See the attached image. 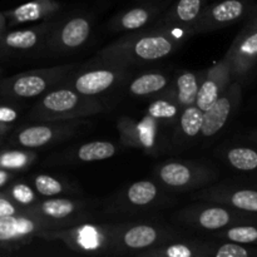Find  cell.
<instances>
[{
    "mask_svg": "<svg viewBox=\"0 0 257 257\" xmlns=\"http://www.w3.org/2000/svg\"><path fill=\"white\" fill-rule=\"evenodd\" d=\"M207 255L215 257H257V247L227 241L216 246L215 250L207 251Z\"/></svg>",
    "mask_w": 257,
    "mask_h": 257,
    "instance_id": "cell-28",
    "label": "cell"
},
{
    "mask_svg": "<svg viewBox=\"0 0 257 257\" xmlns=\"http://www.w3.org/2000/svg\"><path fill=\"white\" fill-rule=\"evenodd\" d=\"M12 177H13V175L10 171L0 168V188L4 187V186L7 185L10 180H12Z\"/></svg>",
    "mask_w": 257,
    "mask_h": 257,
    "instance_id": "cell-37",
    "label": "cell"
},
{
    "mask_svg": "<svg viewBox=\"0 0 257 257\" xmlns=\"http://www.w3.org/2000/svg\"><path fill=\"white\" fill-rule=\"evenodd\" d=\"M122 75L123 73L122 70L118 69V65H114L113 68L90 69L75 78L73 89L83 95L93 97L112 88Z\"/></svg>",
    "mask_w": 257,
    "mask_h": 257,
    "instance_id": "cell-10",
    "label": "cell"
},
{
    "mask_svg": "<svg viewBox=\"0 0 257 257\" xmlns=\"http://www.w3.org/2000/svg\"><path fill=\"white\" fill-rule=\"evenodd\" d=\"M49 227L52 225L32 210L0 217V248L9 250L20 247L42 235Z\"/></svg>",
    "mask_w": 257,
    "mask_h": 257,
    "instance_id": "cell-3",
    "label": "cell"
},
{
    "mask_svg": "<svg viewBox=\"0 0 257 257\" xmlns=\"http://www.w3.org/2000/svg\"><path fill=\"white\" fill-rule=\"evenodd\" d=\"M241 97L242 88L240 82L231 83L217 100L203 112V125L201 131L203 137H213L225 127L228 119L237 110Z\"/></svg>",
    "mask_w": 257,
    "mask_h": 257,
    "instance_id": "cell-5",
    "label": "cell"
},
{
    "mask_svg": "<svg viewBox=\"0 0 257 257\" xmlns=\"http://www.w3.org/2000/svg\"><path fill=\"white\" fill-rule=\"evenodd\" d=\"M158 178L168 187L182 188L198 180L197 172L191 166L181 162L165 163L158 170Z\"/></svg>",
    "mask_w": 257,
    "mask_h": 257,
    "instance_id": "cell-13",
    "label": "cell"
},
{
    "mask_svg": "<svg viewBox=\"0 0 257 257\" xmlns=\"http://www.w3.org/2000/svg\"><path fill=\"white\" fill-rule=\"evenodd\" d=\"M9 197L20 207H28L35 202V195L25 183H15L9 191Z\"/></svg>",
    "mask_w": 257,
    "mask_h": 257,
    "instance_id": "cell-33",
    "label": "cell"
},
{
    "mask_svg": "<svg viewBox=\"0 0 257 257\" xmlns=\"http://www.w3.org/2000/svg\"><path fill=\"white\" fill-rule=\"evenodd\" d=\"M221 237L242 245H257V222L232 225L221 233Z\"/></svg>",
    "mask_w": 257,
    "mask_h": 257,
    "instance_id": "cell-27",
    "label": "cell"
},
{
    "mask_svg": "<svg viewBox=\"0 0 257 257\" xmlns=\"http://www.w3.org/2000/svg\"><path fill=\"white\" fill-rule=\"evenodd\" d=\"M157 186L151 181H140L128 187L125 197L135 206H147L157 198Z\"/></svg>",
    "mask_w": 257,
    "mask_h": 257,
    "instance_id": "cell-26",
    "label": "cell"
},
{
    "mask_svg": "<svg viewBox=\"0 0 257 257\" xmlns=\"http://www.w3.org/2000/svg\"><path fill=\"white\" fill-rule=\"evenodd\" d=\"M226 160L235 170L243 172L257 171V150L251 147H232L226 152Z\"/></svg>",
    "mask_w": 257,
    "mask_h": 257,
    "instance_id": "cell-23",
    "label": "cell"
},
{
    "mask_svg": "<svg viewBox=\"0 0 257 257\" xmlns=\"http://www.w3.org/2000/svg\"><path fill=\"white\" fill-rule=\"evenodd\" d=\"M247 13V5L243 0H223L212 5L210 9L201 12L200 17L191 28L193 33L212 32L222 29L245 17Z\"/></svg>",
    "mask_w": 257,
    "mask_h": 257,
    "instance_id": "cell-6",
    "label": "cell"
},
{
    "mask_svg": "<svg viewBox=\"0 0 257 257\" xmlns=\"http://www.w3.org/2000/svg\"><path fill=\"white\" fill-rule=\"evenodd\" d=\"M72 235L70 232L65 233L62 232L57 236H65L67 241H69L73 245L78 246L79 248H85V250H94V248L103 246V240L100 238L102 232L99 228H95L93 226H85L84 228H78V230H73Z\"/></svg>",
    "mask_w": 257,
    "mask_h": 257,
    "instance_id": "cell-24",
    "label": "cell"
},
{
    "mask_svg": "<svg viewBox=\"0 0 257 257\" xmlns=\"http://www.w3.org/2000/svg\"><path fill=\"white\" fill-rule=\"evenodd\" d=\"M117 152V148L113 143L97 141L80 146L77 151V158L82 162H97L112 158Z\"/></svg>",
    "mask_w": 257,
    "mask_h": 257,
    "instance_id": "cell-22",
    "label": "cell"
},
{
    "mask_svg": "<svg viewBox=\"0 0 257 257\" xmlns=\"http://www.w3.org/2000/svg\"><path fill=\"white\" fill-rule=\"evenodd\" d=\"M57 9L53 3L49 0H34V2L25 3L14 10L8 13L10 19V24H25V23L37 22V20L47 18Z\"/></svg>",
    "mask_w": 257,
    "mask_h": 257,
    "instance_id": "cell-15",
    "label": "cell"
},
{
    "mask_svg": "<svg viewBox=\"0 0 257 257\" xmlns=\"http://www.w3.org/2000/svg\"><path fill=\"white\" fill-rule=\"evenodd\" d=\"M213 200L221 201L231 206L233 210L242 212L257 213V190L253 188H237V190L221 191L213 197Z\"/></svg>",
    "mask_w": 257,
    "mask_h": 257,
    "instance_id": "cell-16",
    "label": "cell"
},
{
    "mask_svg": "<svg viewBox=\"0 0 257 257\" xmlns=\"http://www.w3.org/2000/svg\"><path fill=\"white\" fill-rule=\"evenodd\" d=\"M168 84V78L161 73H147L140 75L130 84V92L137 97L156 94L165 89Z\"/></svg>",
    "mask_w": 257,
    "mask_h": 257,
    "instance_id": "cell-20",
    "label": "cell"
},
{
    "mask_svg": "<svg viewBox=\"0 0 257 257\" xmlns=\"http://www.w3.org/2000/svg\"><path fill=\"white\" fill-rule=\"evenodd\" d=\"M180 45V35L170 30L135 34L114 43L102 52L104 59L122 67L125 63L155 62L168 57Z\"/></svg>",
    "mask_w": 257,
    "mask_h": 257,
    "instance_id": "cell-1",
    "label": "cell"
},
{
    "mask_svg": "<svg viewBox=\"0 0 257 257\" xmlns=\"http://www.w3.org/2000/svg\"><path fill=\"white\" fill-rule=\"evenodd\" d=\"M92 25L88 18L74 17L68 19L58 28L50 29L49 45L55 52L75 50L85 44L90 37Z\"/></svg>",
    "mask_w": 257,
    "mask_h": 257,
    "instance_id": "cell-8",
    "label": "cell"
},
{
    "mask_svg": "<svg viewBox=\"0 0 257 257\" xmlns=\"http://www.w3.org/2000/svg\"><path fill=\"white\" fill-rule=\"evenodd\" d=\"M203 110L196 104L183 108L180 115V130L187 138H195L202 131Z\"/></svg>",
    "mask_w": 257,
    "mask_h": 257,
    "instance_id": "cell-25",
    "label": "cell"
},
{
    "mask_svg": "<svg viewBox=\"0 0 257 257\" xmlns=\"http://www.w3.org/2000/svg\"><path fill=\"white\" fill-rule=\"evenodd\" d=\"M232 79L243 80L257 64V30L238 33L237 38L226 54Z\"/></svg>",
    "mask_w": 257,
    "mask_h": 257,
    "instance_id": "cell-7",
    "label": "cell"
},
{
    "mask_svg": "<svg viewBox=\"0 0 257 257\" xmlns=\"http://www.w3.org/2000/svg\"><path fill=\"white\" fill-rule=\"evenodd\" d=\"M8 130V125H3V124H0V136L3 135V133L5 132V131Z\"/></svg>",
    "mask_w": 257,
    "mask_h": 257,
    "instance_id": "cell-39",
    "label": "cell"
},
{
    "mask_svg": "<svg viewBox=\"0 0 257 257\" xmlns=\"http://www.w3.org/2000/svg\"><path fill=\"white\" fill-rule=\"evenodd\" d=\"M201 79L197 74L191 72L182 73L177 77L175 83V100L181 108H186L196 103L198 88H200Z\"/></svg>",
    "mask_w": 257,
    "mask_h": 257,
    "instance_id": "cell-18",
    "label": "cell"
},
{
    "mask_svg": "<svg viewBox=\"0 0 257 257\" xmlns=\"http://www.w3.org/2000/svg\"><path fill=\"white\" fill-rule=\"evenodd\" d=\"M18 110L10 105H0V124L9 125L18 119Z\"/></svg>",
    "mask_w": 257,
    "mask_h": 257,
    "instance_id": "cell-35",
    "label": "cell"
},
{
    "mask_svg": "<svg viewBox=\"0 0 257 257\" xmlns=\"http://www.w3.org/2000/svg\"><path fill=\"white\" fill-rule=\"evenodd\" d=\"M34 158L32 153L23 151H5L0 153V168L3 170H22L28 167Z\"/></svg>",
    "mask_w": 257,
    "mask_h": 257,
    "instance_id": "cell-30",
    "label": "cell"
},
{
    "mask_svg": "<svg viewBox=\"0 0 257 257\" xmlns=\"http://www.w3.org/2000/svg\"><path fill=\"white\" fill-rule=\"evenodd\" d=\"M79 210V205L67 198H50L34 206L32 211L45 220H65Z\"/></svg>",
    "mask_w": 257,
    "mask_h": 257,
    "instance_id": "cell-17",
    "label": "cell"
},
{
    "mask_svg": "<svg viewBox=\"0 0 257 257\" xmlns=\"http://www.w3.org/2000/svg\"><path fill=\"white\" fill-rule=\"evenodd\" d=\"M182 108L172 99H158L151 103L147 109V114L151 118L161 120L176 119Z\"/></svg>",
    "mask_w": 257,
    "mask_h": 257,
    "instance_id": "cell-29",
    "label": "cell"
},
{
    "mask_svg": "<svg viewBox=\"0 0 257 257\" xmlns=\"http://www.w3.org/2000/svg\"><path fill=\"white\" fill-rule=\"evenodd\" d=\"M202 12V0H180L173 14L168 18V25L192 28Z\"/></svg>",
    "mask_w": 257,
    "mask_h": 257,
    "instance_id": "cell-19",
    "label": "cell"
},
{
    "mask_svg": "<svg viewBox=\"0 0 257 257\" xmlns=\"http://www.w3.org/2000/svg\"><path fill=\"white\" fill-rule=\"evenodd\" d=\"M231 80L232 75H231L230 63L225 57L221 62L208 69L203 79L201 80L195 104L203 112L207 110L231 84Z\"/></svg>",
    "mask_w": 257,
    "mask_h": 257,
    "instance_id": "cell-9",
    "label": "cell"
},
{
    "mask_svg": "<svg viewBox=\"0 0 257 257\" xmlns=\"http://www.w3.org/2000/svg\"><path fill=\"white\" fill-rule=\"evenodd\" d=\"M2 35H3V33H0V38H2Z\"/></svg>",
    "mask_w": 257,
    "mask_h": 257,
    "instance_id": "cell-41",
    "label": "cell"
},
{
    "mask_svg": "<svg viewBox=\"0 0 257 257\" xmlns=\"http://www.w3.org/2000/svg\"><path fill=\"white\" fill-rule=\"evenodd\" d=\"M60 130L58 127H52L49 124L30 125L19 131L15 137V141L19 146L24 148H39L49 145L59 137Z\"/></svg>",
    "mask_w": 257,
    "mask_h": 257,
    "instance_id": "cell-14",
    "label": "cell"
},
{
    "mask_svg": "<svg viewBox=\"0 0 257 257\" xmlns=\"http://www.w3.org/2000/svg\"><path fill=\"white\" fill-rule=\"evenodd\" d=\"M253 30H257V12L255 14L251 15L248 22H246V24L243 25L242 30H241L240 33H248V32H253Z\"/></svg>",
    "mask_w": 257,
    "mask_h": 257,
    "instance_id": "cell-36",
    "label": "cell"
},
{
    "mask_svg": "<svg viewBox=\"0 0 257 257\" xmlns=\"http://www.w3.org/2000/svg\"><path fill=\"white\" fill-rule=\"evenodd\" d=\"M253 140H255L257 142V133H255V136H253Z\"/></svg>",
    "mask_w": 257,
    "mask_h": 257,
    "instance_id": "cell-40",
    "label": "cell"
},
{
    "mask_svg": "<svg viewBox=\"0 0 257 257\" xmlns=\"http://www.w3.org/2000/svg\"><path fill=\"white\" fill-rule=\"evenodd\" d=\"M5 25H7V22H5V15L0 13V33L4 32Z\"/></svg>",
    "mask_w": 257,
    "mask_h": 257,
    "instance_id": "cell-38",
    "label": "cell"
},
{
    "mask_svg": "<svg viewBox=\"0 0 257 257\" xmlns=\"http://www.w3.org/2000/svg\"><path fill=\"white\" fill-rule=\"evenodd\" d=\"M200 247V246H198ZM197 246L187 245V243H172V245L165 246V247L157 248L152 252H143L142 255L151 256H163V257H193L203 255L200 252Z\"/></svg>",
    "mask_w": 257,
    "mask_h": 257,
    "instance_id": "cell-31",
    "label": "cell"
},
{
    "mask_svg": "<svg viewBox=\"0 0 257 257\" xmlns=\"http://www.w3.org/2000/svg\"><path fill=\"white\" fill-rule=\"evenodd\" d=\"M161 231L151 225H135L127 228L120 236L124 247L130 250H146L160 242Z\"/></svg>",
    "mask_w": 257,
    "mask_h": 257,
    "instance_id": "cell-12",
    "label": "cell"
},
{
    "mask_svg": "<svg viewBox=\"0 0 257 257\" xmlns=\"http://www.w3.org/2000/svg\"><path fill=\"white\" fill-rule=\"evenodd\" d=\"M24 212V208L14 202L8 195L0 193V217H8Z\"/></svg>",
    "mask_w": 257,
    "mask_h": 257,
    "instance_id": "cell-34",
    "label": "cell"
},
{
    "mask_svg": "<svg viewBox=\"0 0 257 257\" xmlns=\"http://www.w3.org/2000/svg\"><path fill=\"white\" fill-rule=\"evenodd\" d=\"M153 14L155 13L150 8H133V9L128 10L124 14L120 15L119 19L115 22L114 28L117 30H124V32L142 29L151 22Z\"/></svg>",
    "mask_w": 257,
    "mask_h": 257,
    "instance_id": "cell-21",
    "label": "cell"
},
{
    "mask_svg": "<svg viewBox=\"0 0 257 257\" xmlns=\"http://www.w3.org/2000/svg\"><path fill=\"white\" fill-rule=\"evenodd\" d=\"M52 25L44 24L37 28H29V29L14 30L8 34L2 35L0 42L3 47L13 50H30L37 48L44 39L45 35H49Z\"/></svg>",
    "mask_w": 257,
    "mask_h": 257,
    "instance_id": "cell-11",
    "label": "cell"
},
{
    "mask_svg": "<svg viewBox=\"0 0 257 257\" xmlns=\"http://www.w3.org/2000/svg\"><path fill=\"white\" fill-rule=\"evenodd\" d=\"M99 110L100 104L97 100L88 99V95L69 88L52 90L34 108L35 118L47 120L83 117Z\"/></svg>",
    "mask_w": 257,
    "mask_h": 257,
    "instance_id": "cell-2",
    "label": "cell"
},
{
    "mask_svg": "<svg viewBox=\"0 0 257 257\" xmlns=\"http://www.w3.org/2000/svg\"><path fill=\"white\" fill-rule=\"evenodd\" d=\"M34 187L42 196L45 197H52L63 193L65 187L63 183L57 178L48 175H39L34 177Z\"/></svg>",
    "mask_w": 257,
    "mask_h": 257,
    "instance_id": "cell-32",
    "label": "cell"
},
{
    "mask_svg": "<svg viewBox=\"0 0 257 257\" xmlns=\"http://www.w3.org/2000/svg\"><path fill=\"white\" fill-rule=\"evenodd\" d=\"M69 70V68H55V69L35 70V72L23 73L14 78L4 80L0 84V90L5 94L19 98L39 97L48 88Z\"/></svg>",
    "mask_w": 257,
    "mask_h": 257,
    "instance_id": "cell-4",
    "label": "cell"
}]
</instances>
